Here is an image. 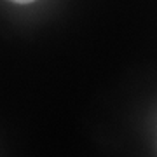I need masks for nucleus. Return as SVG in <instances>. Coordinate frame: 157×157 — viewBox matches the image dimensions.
<instances>
[{"label": "nucleus", "mask_w": 157, "mask_h": 157, "mask_svg": "<svg viewBox=\"0 0 157 157\" xmlns=\"http://www.w3.org/2000/svg\"><path fill=\"white\" fill-rule=\"evenodd\" d=\"M14 4H30V2H35V0H11Z\"/></svg>", "instance_id": "f257e3e1"}]
</instances>
